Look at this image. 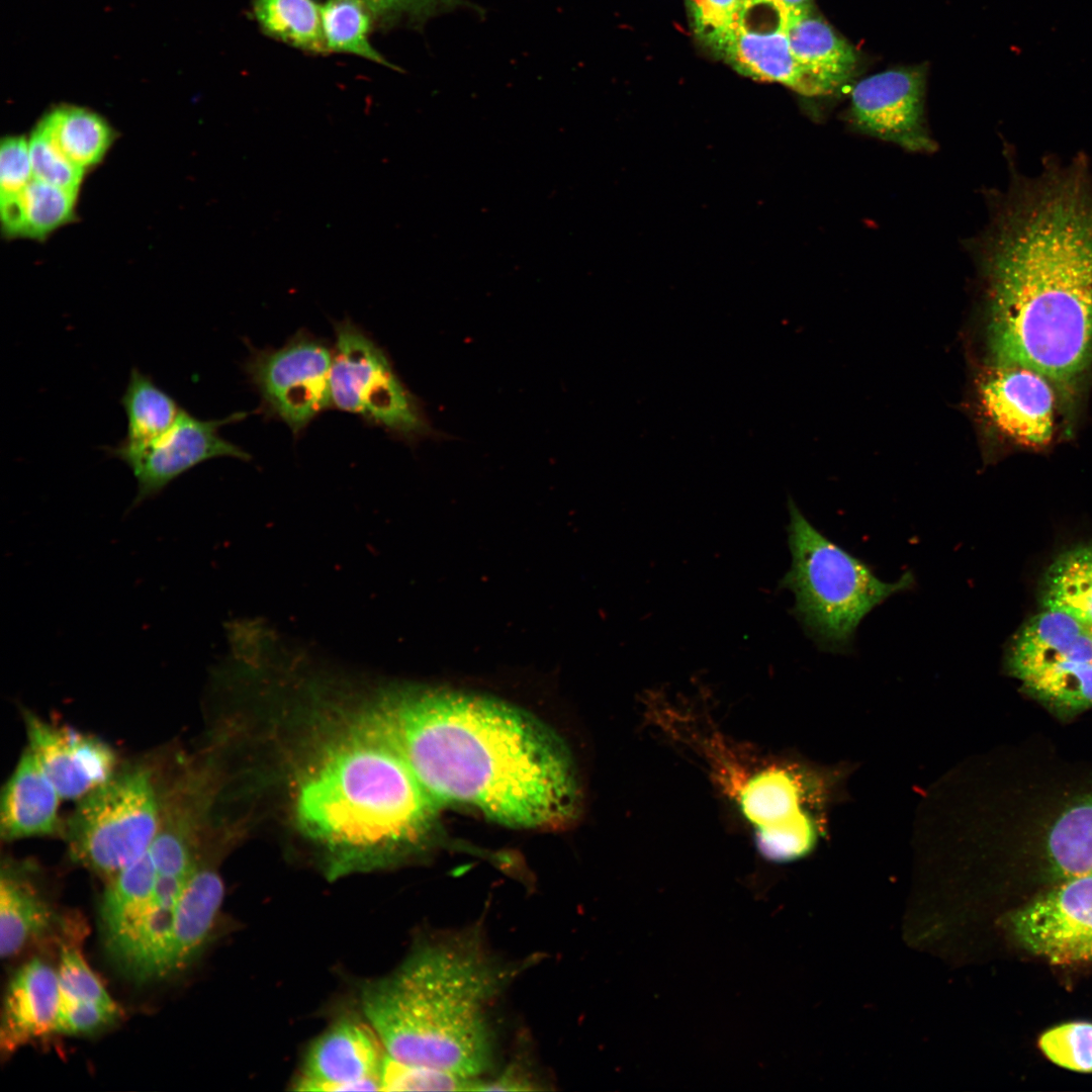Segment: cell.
Wrapping results in <instances>:
<instances>
[{"label": "cell", "mask_w": 1092, "mask_h": 1092, "mask_svg": "<svg viewBox=\"0 0 1092 1092\" xmlns=\"http://www.w3.org/2000/svg\"><path fill=\"white\" fill-rule=\"evenodd\" d=\"M989 219L969 242L985 285L995 365L1029 368L1062 390L1092 365V163L1049 159L1013 170L988 194Z\"/></svg>", "instance_id": "cell-1"}, {"label": "cell", "mask_w": 1092, "mask_h": 1092, "mask_svg": "<svg viewBox=\"0 0 1092 1092\" xmlns=\"http://www.w3.org/2000/svg\"><path fill=\"white\" fill-rule=\"evenodd\" d=\"M375 712L438 805H467L518 828H558L575 818L580 789L571 755L528 712L447 689L402 692Z\"/></svg>", "instance_id": "cell-2"}, {"label": "cell", "mask_w": 1092, "mask_h": 1092, "mask_svg": "<svg viewBox=\"0 0 1092 1092\" xmlns=\"http://www.w3.org/2000/svg\"><path fill=\"white\" fill-rule=\"evenodd\" d=\"M533 963L494 954L477 925L445 930L362 987L364 1018L392 1060L482 1078L495 1061L490 1009Z\"/></svg>", "instance_id": "cell-3"}, {"label": "cell", "mask_w": 1092, "mask_h": 1092, "mask_svg": "<svg viewBox=\"0 0 1092 1092\" xmlns=\"http://www.w3.org/2000/svg\"><path fill=\"white\" fill-rule=\"evenodd\" d=\"M438 804L375 713L328 744L298 779L295 817L330 853L332 874L384 864L418 849Z\"/></svg>", "instance_id": "cell-4"}, {"label": "cell", "mask_w": 1092, "mask_h": 1092, "mask_svg": "<svg viewBox=\"0 0 1092 1092\" xmlns=\"http://www.w3.org/2000/svg\"><path fill=\"white\" fill-rule=\"evenodd\" d=\"M651 718L694 753L752 834L762 857L786 862L811 852L825 830L839 776L739 743L690 709L655 698Z\"/></svg>", "instance_id": "cell-5"}, {"label": "cell", "mask_w": 1092, "mask_h": 1092, "mask_svg": "<svg viewBox=\"0 0 1092 1092\" xmlns=\"http://www.w3.org/2000/svg\"><path fill=\"white\" fill-rule=\"evenodd\" d=\"M792 565L781 584L795 596L793 614L823 651L849 654L857 627L895 594L914 588L907 571L894 582L881 580L871 565L822 535L789 503Z\"/></svg>", "instance_id": "cell-6"}, {"label": "cell", "mask_w": 1092, "mask_h": 1092, "mask_svg": "<svg viewBox=\"0 0 1092 1092\" xmlns=\"http://www.w3.org/2000/svg\"><path fill=\"white\" fill-rule=\"evenodd\" d=\"M160 815L152 771L143 765L116 770L80 799L68 819L71 859L109 880L151 847Z\"/></svg>", "instance_id": "cell-7"}, {"label": "cell", "mask_w": 1092, "mask_h": 1092, "mask_svg": "<svg viewBox=\"0 0 1092 1092\" xmlns=\"http://www.w3.org/2000/svg\"><path fill=\"white\" fill-rule=\"evenodd\" d=\"M332 405L357 414L408 442L436 436L419 399L385 352L350 320L335 323Z\"/></svg>", "instance_id": "cell-8"}, {"label": "cell", "mask_w": 1092, "mask_h": 1092, "mask_svg": "<svg viewBox=\"0 0 1092 1092\" xmlns=\"http://www.w3.org/2000/svg\"><path fill=\"white\" fill-rule=\"evenodd\" d=\"M332 363L333 350L300 333L281 348L257 351L246 369L267 411L298 434L332 405Z\"/></svg>", "instance_id": "cell-9"}, {"label": "cell", "mask_w": 1092, "mask_h": 1092, "mask_svg": "<svg viewBox=\"0 0 1092 1092\" xmlns=\"http://www.w3.org/2000/svg\"><path fill=\"white\" fill-rule=\"evenodd\" d=\"M244 417L236 413L222 420H202L183 410L170 430L149 444L133 447L119 442L107 447L106 453L126 464L136 480L130 508L156 497L180 475L207 460L250 459L246 451L219 434L222 426Z\"/></svg>", "instance_id": "cell-10"}, {"label": "cell", "mask_w": 1092, "mask_h": 1092, "mask_svg": "<svg viewBox=\"0 0 1092 1092\" xmlns=\"http://www.w3.org/2000/svg\"><path fill=\"white\" fill-rule=\"evenodd\" d=\"M1027 951L1059 965L1092 963V875L1058 881L1010 917Z\"/></svg>", "instance_id": "cell-11"}, {"label": "cell", "mask_w": 1092, "mask_h": 1092, "mask_svg": "<svg viewBox=\"0 0 1092 1092\" xmlns=\"http://www.w3.org/2000/svg\"><path fill=\"white\" fill-rule=\"evenodd\" d=\"M788 14L776 0H741L719 53L737 72L781 83L808 97L827 96L795 58Z\"/></svg>", "instance_id": "cell-12"}, {"label": "cell", "mask_w": 1092, "mask_h": 1092, "mask_svg": "<svg viewBox=\"0 0 1092 1092\" xmlns=\"http://www.w3.org/2000/svg\"><path fill=\"white\" fill-rule=\"evenodd\" d=\"M924 91V72L919 67L872 75L852 88L846 121L858 133L909 152L932 153L937 145L925 124Z\"/></svg>", "instance_id": "cell-13"}, {"label": "cell", "mask_w": 1092, "mask_h": 1092, "mask_svg": "<svg viewBox=\"0 0 1092 1092\" xmlns=\"http://www.w3.org/2000/svg\"><path fill=\"white\" fill-rule=\"evenodd\" d=\"M387 1054L365 1020L342 1018L309 1045L295 1089L300 1091L382 1090Z\"/></svg>", "instance_id": "cell-14"}, {"label": "cell", "mask_w": 1092, "mask_h": 1092, "mask_svg": "<svg viewBox=\"0 0 1092 1092\" xmlns=\"http://www.w3.org/2000/svg\"><path fill=\"white\" fill-rule=\"evenodd\" d=\"M27 747L65 800L79 801L116 771L111 746L96 736L24 713Z\"/></svg>", "instance_id": "cell-15"}, {"label": "cell", "mask_w": 1092, "mask_h": 1092, "mask_svg": "<svg viewBox=\"0 0 1092 1092\" xmlns=\"http://www.w3.org/2000/svg\"><path fill=\"white\" fill-rule=\"evenodd\" d=\"M1054 388L1049 379L1029 368L995 365L982 385V403L1005 436L1020 445L1041 447L1055 432Z\"/></svg>", "instance_id": "cell-16"}, {"label": "cell", "mask_w": 1092, "mask_h": 1092, "mask_svg": "<svg viewBox=\"0 0 1092 1092\" xmlns=\"http://www.w3.org/2000/svg\"><path fill=\"white\" fill-rule=\"evenodd\" d=\"M60 1009L58 972L32 959L14 974L5 994L0 1049L9 1056L26 1043L56 1032Z\"/></svg>", "instance_id": "cell-17"}, {"label": "cell", "mask_w": 1092, "mask_h": 1092, "mask_svg": "<svg viewBox=\"0 0 1092 1092\" xmlns=\"http://www.w3.org/2000/svg\"><path fill=\"white\" fill-rule=\"evenodd\" d=\"M1092 662L1088 626L1062 612L1042 610L1026 621L1010 640L1007 671L1019 680L1065 661Z\"/></svg>", "instance_id": "cell-18"}, {"label": "cell", "mask_w": 1092, "mask_h": 1092, "mask_svg": "<svg viewBox=\"0 0 1092 1092\" xmlns=\"http://www.w3.org/2000/svg\"><path fill=\"white\" fill-rule=\"evenodd\" d=\"M60 800L57 789L26 746L2 789V839L10 842L60 832Z\"/></svg>", "instance_id": "cell-19"}, {"label": "cell", "mask_w": 1092, "mask_h": 1092, "mask_svg": "<svg viewBox=\"0 0 1092 1092\" xmlns=\"http://www.w3.org/2000/svg\"><path fill=\"white\" fill-rule=\"evenodd\" d=\"M224 894L219 875L200 859L177 904L167 956V977L186 969L207 942Z\"/></svg>", "instance_id": "cell-20"}, {"label": "cell", "mask_w": 1092, "mask_h": 1092, "mask_svg": "<svg viewBox=\"0 0 1092 1092\" xmlns=\"http://www.w3.org/2000/svg\"><path fill=\"white\" fill-rule=\"evenodd\" d=\"M23 863L3 862L0 879V953L10 959L47 933L57 917Z\"/></svg>", "instance_id": "cell-21"}, {"label": "cell", "mask_w": 1092, "mask_h": 1092, "mask_svg": "<svg viewBox=\"0 0 1092 1092\" xmlns=\"http://www.w3.org/2000/svg\"><path fill=\"white\" fill-rule=\"evenodd\" d=\"M787 32L795 58L827 96L851 79L857 63L854 49L814 8L789 17Z\"/></svg>", "instance_id": "cell-22"}, {"label": "cell", "mask_w": 1092, "mask_h": 1092, "mask_svg": "<svg viewBox=\"0 0 1092 1092\" xmlns=\"http://www.w3.org/2000/svg\"><path fill=\"white\" fill-rule=\"evenodd\" d=\"M77 194L33 178L22 192L0 198L8 236L42 239L73 217Z\"/></svg>", "instance_id": "cell-23"}, {"label": "cell", "mask_w": 1092, "mask_h": 1092, "mask_svg": "<svg viewBox=\"0 0 1092 1092\" xmlns=\"http://www.w3.org/2000/svg\"><path fill=\"white\" fill-rule=\"evenodd\" d=\"M1039 602L1042 610L1092 626V545L1067 550L1054 560L1043 575Z\"/></svg>", "instance_id": "cell-24"}, {"label": "cell", "mask_w": 1092, "mask_h": 1092, "mask_svg": "<svg viewBox=\"0 0 1092 1092\" xmlns=\"http://www.w3.org/2000/svg\"><path fill=\"white\" fill-rule=\"evenodd\" d=\"M120 403L126 417V433L120 441L143 446L163 436L175 424L182 408L151 375L132 367Z\"/></svg>", "instance_id": "cell-25"}, {"label": "cell", "mask_w": 1092, "mask_h": 1092, "mask_svg": "<svg viewBox=\"0 0 1092 1092\" xmlns=\"http://www.w3.org/2000/svg\"><path fill=\"white\" fill-rule=\"evenodd\" d=\"M1045 859L1057 881L1092 875V795L1070 806L1048 832Z\"/></svg>", "instance_id": "cell-26"}, {"label": "cell", "mask_w": 1092, "mask_h": 1092, "mask_svg": "<svg viewBox=\"0 0 1092 1092\" xmlns=\"http://www.w3.org/2000/svg\"><path fill=\"white\" fill-rule=\"evenodd\" d=\"M252 13L268 36L308 54H329L314 0H252Z\"/></svg>", "instance_id": "cell-27"}, {"label": "cell", "mask_w": 1092, "mask_h": 1092, "mask_svg": "<svg viewBox=\"0 0 1092 1092\" xmlns=\"http://www.w3.org/2000/svg\"><path fill=\"white\" fill-rule=\"evenodd\" d=\"M41 122L65 156L83 169L97 164L112 142L104 119L81 107H57Z\"/></svg>", "instance_id": "cell-28"}, {"label": "cell", "mask_w": 1092, "mask_h": 1092, "mask_svg": "<svg viewBox=\"0 0 1092 1092\" xmlns=\"http://www.w3.org/2000/svg\"><path fill=\"white\" fill-rule=\"evenodd\" d=\"M321 13L329 54H349L401 71L372 46L370 33L375 18L362 0H326Z\"/></svg>", "instance_id": "cell-29"}, {"label": "cell", "mask_w": 1092, "mask_h": 1092, "mask_svg": "<svg viewBox=\"0 0 1092 1092\" xmlns=\"http://www.w3.org/2000/svg\"><path fill=\"white\" fill-rule=\"evenodd\" d=\"M1021 682L1026 693L1059 715H1073L1092 707V662L1065 661Z\"/></svg>", "instance_id": "cell-30"}, {"label": "cell", "mask_w": 1092, "mask_h": 1092, "mask_svg": "<svg viewBox=\"0 0 1092 1092\" xmlns=\"http://www.w3.org/2000/svg\"><path fill=\"white\" fill-rule=\"evenodd\" d=\"M485 1078H468L447 1071L385 1059L381 1074L383 1091H482Z\"/></svg>", "instance_id": "cell-31"}, {"label": "cell", "mask_w": 1092, "mask_h": 1092, "mask_svg": "<svg viewBox=\"0 0 1092 1092\" xmlns=\"http://www.w3.org/2000/svg\"><path fill=\"white\" fill-rule=\"evenodd\" d=\"M1038 1044L1056 1065L1077 1072H1092V1023L1060 1024L1043 1032Z\"/></svg>", "instance_id": "cell-32"}, {"label": "cell", "mask_w": 1092, "mask_h": 1092, "mask_svg": "<svg viewBox=\"0 0 1092 1092\" xmlns=\"http://www.w3.org/2000/svg\"><path fill=\"white\" fill-rule=\"evenodd\" d=\"M28 145L33 178L77 194L85 169L65 156L41 121Z\"/></svg>", "instance_id": "cell-33"}, {"label": "cell", "mask_w": 1092, "mask_h": 1092, "mask_svg": "<svg viewBox=\"0 0 1092 1092\" xmlns=\"http://www.w3.org/2000/svg\"><path fill=\"white\" fill-rule=\"evenodd\" d=\"M375 21L385 26L404 24L421 28L434 17L467 8H480L468 0H363Z\"/></svg>", "instance_id": "cell-34"}, {"label": "cell", "mask_w": 1092, "mask_h": 1092, "mask_svg": "<svg viewBox=\"0 0 1092 1092\" xmlns=\"http://www.w3.org/2000/svg\"><path fill=\"white\" fill-rule=\"evenodd\" d=\"M57 972L62 998L117 1007L75 946L62 945Z\"/></svg>", "instance_id": "cell-35"}, {"label": "cell", "mask_w": 1092, "mask_h": 1092, "mask_svg": "<svg viewBox=\"0 0 1092 1092\" xmlns=\"http://www.w3.org/2000/svg\"><path fill=\"white\" fill-rule=\"evenodd\" d=\"M741 0H687L694 32L708 49L719 55Z\"/></svg>", "instance_id": "cell-36"}, {"label": "cell", "mask_w": 1092, "mask_h": 1092, "mask_svg": "<svg viewBox=\"0 0 1092 1092\" xmlns=\"http://www.w3.org/2000/svg\"><path fill=\"white\" fill-rule=\"evenodd\" d=\"M119 1007L94 1002L65 999L60 996L56 1032L67 1035L87 1034L106 1027L119 1016Z\"/></svg>", "instance_id": "cell-37"}, {"label": "cell", "mask_w": 1092, "mask_h": 1092, "mask_svg": "<svg viewBox=\"0 0 1092 1092\" xmlns=\"http://www.w3.org/2000/svg\"><path fill=\"white\" fill-rule=\"evenodd\" d=\"M32 179L28 143L21 136L3 139L0 149V198L19 194Z\"/></svg>", "instance_id": "cell-38"}, {"label": "cell", "mask_w": 1092, "mask_h": 1092, "mask_svg": "<svg viewBox=\"0 0 1092 1092\" xmlns=\"http://www.w3.org/2000/svg\"><path fill=\"white\" fill-rule=\"evenodd\" d=\"M787 12L788 18L813 9V0H776Z\"/></svg>", "instance_id": "cell-39"}, {"label": "cell", "mask_w": 1092, "mask_h": 1092, "mask_svg": "<svg viewBox=\"0 0 1092 1092\" xmlns=\"http://www.w3.org/2000/svg\"><path fill=\"white\" fill-rule=\"evenodd\" d=\"M1088 627H1089V629H1090V631H1091V634H1092V626H1088Z\"/></svg>", "instance_id": "cell-40"}, {"label": "cell", "mask_w": 1092, "mask_h": 1092, "mask_svg": "<svg viewBox=\"0 0 1092 1092\" xmlns=\"http://www.w3.org/2000/svg\"><path fill=\"white\" fill-rule=\"evenodd\" d=\"M363 1V0H362Z\"/></svg>", "instance_id": "cell-41"}]
</instances>
